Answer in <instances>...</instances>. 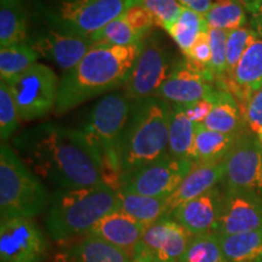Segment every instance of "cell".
<instances>
[{"instance_id": "cell-1", "label": "cell", "mask_w": 262, "mask_h": 262, "mask_svg": "<svg viewBox=\"0 0 262 262\" xmlns=\"http://www.w3.org/2000/svg\"><path fill=\"white\" fill-rule=\"evenodd\" d=\"M12 146L38 178L57 189L106 183L102 157L81 130L38 124L15 136Z\"/></svg>"}, {"instance_id": "cell-2", "label": "cell", "mask_w": 262, "mask_h": 262, "mask_svg": "<svg viewBox=\"0 0 262 262\" xmlns=\"http://www.w3.org/2000/svg\"><path fill=\"white\" fill-rule=\"evenodd\" d=\"M141 42L131 47L96 42L60 80L56 114H63L98 95L125 85L140 54Z\"/></svg>"}, {"instance_id": "cell-3", "label": "cell", "mask_w": 262, "mask_h": 262, "mask_svg": "<svg viewBox=\"0 0 262 262\" xmlns=\"http://www.w3.org/2000/svg\"><path fill=\"white\" fill-rule=\"evenodd\" d=\"M119 208V191L107 183L58 188L50 195L45 226L49 237L63 244L84 237L98 221Z\"/></svg>"}, {"instance_id": "cell-4", "label": "cell", "mask_w": 262, "mask_h": 262, "mask_svg": "<svg viewBox=\"0 0 262 262\" xmlns=\"http://www.w3.org/2000/svg\"><path fill=\"white\" fill-rule=\"evenodd\" d=\"M170 112L157 96L133 101L118 150L120 179L169 153Z\"/></svg>"}, {"instance_id": "cell-5", "label": "cell", "mask_w": 262, "mask_h": 262, "mask_svg": "<svg viewBox=\"0 0 262 262\" xmlns=\"http://www.w3.org/2000/svg\"><path fill=\"white\" fill-rule=\"evenodd\" d=\"M47 189L8 143L0 146V217L34 219L48 208Z\"/></svg>"}, {"instance_id": "cell-6", "label": "cell", "mask_w": 262, "mask_h": 262, "mask_svg": "<svg viewBox=\"0 0 262 262\" xmlns=\"http://www.w3.org/2000/svg\"><path fill=\"white\" fill-rule=\"evenodd\" d=\"M133 101L125 94H110L94 104L81 131L104 164V182L119 191L120 173L118 150L129 119Z\"/></svg>"}, {"instance_id": "cell-7", "label": "cell", "mask_w": 262, "mask_h": 262, "mask_svg": "<svg viewBox=\"0 0 262 262\" xmlns=\"http://www.w3.org/2000/svg\"><path fill=\"white\" fill-rule=\"evenodd\" d=\"M33 15L68 34L93 38L129 8V0H31Z\"/></svg>"}, {"instance_id": "cell-8", "label": "cell", "mask_w": 262, "mask_h": 262, "mask_svg": "<svg viewBox=\"0 0 262 262\" xmlns=\"http://www.w3.org/2000/svg\"><path fill=\"white\" fill-rule=\"evenodd\" d=\"M8 84L21 122L40 119L56 106L60 80L47 64L37 62Z\"/></svg>"}, {"instance_id": "cell-9", "label": "cell", "mask_w": 262, "mask_h": 262, "mask_svg": "<svg viewBox=\"0 0 262 262\" xmlns=\"http://www.w3.org/2000/svg\"><path fill=\"white\" fill-rule=\"evenodd\" d=\"M173 66L170 51L158 34H147L141 42L140 54L124 85V94L131 101L156 96Z\"/></svg>"}, {"instance_id": "cell-10", "label": "cell", "mask_w": 262, "mask_h": 262, "mask_svg": "<svg viewBox=\"0 0 262 262\" xmlns=\"http://www.w3.org/2000/svg\"><path fill=\"white\" fill-rule=\"evenodd\" d=\"M27 44L39 57L52 62L66 73L75 67L96 42L93 38L58 31L32 15Z\"/></svg>"}, {"instance_id": "cell-11", "label": "cell", "mask_w": 262, "mask_h": 262, "mask_svg": "<svg viewBox=\"0 0 262 262\" xmlns=\"http://www.w3.org/2000/svg\"><path fill=\"white\" fill-rule=\"evenodd\" d=\"M194 164L191 159L176 158L166 153L155 162L123 176L119 191L166 199L176 191Z\"/></svg>"}, {"instance_id": "cell-12", "label": "cell", "mask_w": 262, "mask_h": 262, "mask_svg": "<svg viewBox=\"0 0 262 262\" xmlns=\"http://www.w3.org/2000/svg\"><path fill=\"white\" fill-rule=\"evenodd\" d=\"M209 68L198 66L185 57L173 66L156 96L171 106H188L204 98L215 96L217 88Z\"/></svg>"}, {"instance_id": "cell-13", "label": "cell", "mask_w": 262, "mask_h": 262, "mask_svg": "<svg viewBox=\"0 0 262 262\" xmlns=\"http://www.w3.org/2000/svg\"><path fill=\"white\" fill-rule=\"evenodd\" d=\"M49 243L33 219H11L0 224V262H47Z\"/></svg>"}, {"instance_id": "cell-14", "label": "cell", "mask_w": 262, "mask_h": 262, "mask_svg": "<svg viewBox=\"0 0 262 262\" xmlns=\"http://www.w3.org/2000/svg\"><path fill=\"white\" fill-rule=\"evenodd\" d=\"M224 164L225 188L255 193L262 199V146L257 137L243 134Z\"/></svg>"}, {"instance_id": "cell-15", "label": "cell", "mask_w": 262, "mask_h": 262, "mask_svg": "<svg viewBox=\"0 0 262 262\" xmlns=\"http://www.w3.org/2000/svg\"><path fill=\"white\" fill-rule=\"evenodd\" d=\"M262 229V199L255 193L225 188L216 234L228 235Z\"/></svg>"}, {"instance_id": "cell-16", "label": "cell", "mask_w": 262, "mask_h": 262, "mask_svg": "<svg viewBox=\"0 0 262 262\" xmlns=\"http://www.w3.org/2000/svg\"><path fill=\"white\" fill-rule=\"evenodd\" d=\"M193 235L170 216H163L147 226L141 247L150 253L157 262H182Z\"/></svg>"}, {"instance_id": "cell-17", "label": "cell", "mask_w": 262, "mask_h": 262, "mask_svg": "<svg viewBox=\"0 0 262 262\" xmlns=\"http://www.w3.org/2000/svg\"><path fill=\"white\" fill-rule=\"evenodd\" d=\"M224 191L216 186L204 194L183 203L169 216L185 227L193 237L215 233L220 219Z\"/></svg>"}, {"instance_id": "cell-18", "label": "cell", "mask_w": 262, "mask_h": 262, "mask_svg": "<svg viewBox=\"0 0 262 262\" xmlns=\"http://www.w3.org/2000/svg\"><path fill=\"white\" fill-rule=\"evenodd\" d=\"M262 85V38L254 35L243 56L239 60L233 74L219 89L233 95L241 108L251 93ZM243 112V111H242Z\"/></svg>"}, {"instance_id": "cell-19", "label": "cell", "mask_w": 262, "mask_h": 262, "mask_svg": "<svg viewBox=\"0 0 262 262\" xmlns=\"http://www.w3.org/2000/svg\"><path fill=\"white\" fill-rule=\"evenodd\" d=\"M145 229V225L134 220L123 211L116 210L101 219L89 234L102 239L133 258L140 247Z\"/></svg>"}, {"instance_id": "cell-20", "label": "cell", "mask_w": 262, "mask_h": 262, "mask_svg": "<svg viewBox=\"0 0 262 262\" xmlns=\"http://www.w3.org/2000/svg\"><path fill=\"white\" fill-rule=\"evenodd\" d=\"M225 179L224 160L216 163L194 164L176 191L166 198V216L178 206L210 191Z\"/></svg>"}, {"instance_id": "cell-21", "label": "cell", "mask_w": 262, "mask_h": 262, "mask_svg": "<svg viewBox=\"0 0 262 262\" xmlns=\"http://www.w3.org/2000/svg\"><path fill=\"white\" fill-rule=\"evenodd\" d=\"M54 262H131V257L93 234L61 244Z\"/></svg>"}, {"instance_id": "cell-22", "label": "cell", "mask_w": 262, "mask_h": 262, "mask_svg": "<svg viewBox=\"0 0 262 262\" xmlns=\"http://www.w3.org/2000/svg\"><path fill=\"white\" fill-rule=\"evenodd\" d=\"M203 125L209 130L228 135H243L244 126H247L242 108L233 95L219 88L211 112Z\"/></svg>"}, {"instance_id": "cell-23", "label": "cell", "mask_w": 262, "mask_h": 262, "mask_svg": "<svg viewBox=\"0 0 262 262\" xmlns=\"http://www.w3.org/2000/svg\"><path fill=\"white\" fill-rule=\"evenodd\" d=\"M241 136L217 133L206 129L203 124H195L191 159L195 164L221 162L231 152Z\"/></svg>"}, {"instance_id": "cell-24", "label": "cell", "mask_w": 262, "mask_h": 262, "mask_svg": "<svg viewBox=\"0 0 262 262\" xmlns=\"http://www.w3.org/2000/svg\"><path fill=\"white\" fill-rule=\"evenodd\" d=\"M29 16L21 0H0V49L27 44Z\"/></svg>"}, {"instance_id": "cell-25", "label": "cell", "mask_w": 262, "mask_h": 262, "mask_svg": "<svg viewBox=\"0 0 262 262\" xmlns=\"http://www.w3.org/2000/svg\"><path fill=\"white\" fill-rule=\"evenodd\" d=\"M217 237L227 262H262V229Z\"/></svg>"}, {"instance_id": "cell-26", "label": "cell", "mask_w": 262, "mask_h": 262, "mask_svg": "<svg viewBox=\"0 0 262 262\" xmlns=\"http://www.w3.org/2000/svg\"><path fill=\"white\" fill-rule=\"evenodd\" d=\"M118 210L147 226L166 216V199L119 191Z\"/></svg>"}, {"instance_id": "cell-27", "label": "cell", "mask_w": 262, "mask_h": 262, "mask_svg": "<svg viewBox=\"0 0 262 262\" xmlns=\"http://www.w3.org/2000/svg\"><path fill=\"white\" fill-rule=\"evenodd\" d=\"M195 124L186 116L182 106H171L169 120V153L176 158L191 159ZM192 160V159H191Z\"/></svg>"}, {"instance_id": "cell-28", "label": "cell", "mask_w": 262, "mask_h": 262, "mask_svg": "<svg viewBox=\"0 0 262 262\" xmlns=\"http://www.w3.org/2000/svg\"><path fill=\"white\" fill-rule=\"evenodd\" d=\"M206 29H208V24L204 16L193 10L183 8L181 15L166 29V32L179 45L183 55H186L191 50L199 35Z\"/></svg>"}, {"instance_id": "cell-29", "label": "cell", "mask_w": 262, "mask_h": 262, "mask_svg": "<svg viewBox=\"0 0 262 262\" xmlns=\"http://www.w3.org/2000/svg\"><path fill=\"white\" fill-rule=\"evenodd\" d=\"M38 54L28 44H17L0 49V78L10 83L37 63Z\"/></svg>"}, {"instance_id": "cell-30", "label": "cell", "mask_w": 262, "mask_h": 262, "mask_svg": "<svg viewBox=\"0 0 262 262\" xmlns=\"http://www.w3.org/2000/svg\"><path fill=\"white\" fill-rule=\"evenodd\" d=\"M209 27L233 31L247 24L244 5L239 0H217L205 16Z\"/></svg>"}, {"instance_id": "cell-31", "label": "cell", "mask_w": 262, "mask_h": 262, "mask_svg": "<svg viewBox=\"0 0 262 262\" xmlns=\"http://www.w3.org/2000/svg\"><path fill=\"white\" fill-rule=\"evenodd\" d=\"M93 39L95 42H103L117 47H131V45L140 44L145 37L131 27L126 19L120 15L95 33Z\"/></svg>"}, {"instance_id": "cell-32", "label": "cell", "mask_w": 262, "mask_h": 262, "mask_svg": "<svg viewBox=\"0 0 262 262\" xmlns=\"http://www.w3.org/2000/svg\"><path fill=\"white\" fill-rule=\"evenodd\" d=\"M182 262H227L216 233L193 237Z\"/></svg>"}, {"instance_id": "cell-33", "label": "cell", "mask_w": 262, "mask_h": 262, "mask_svg": "<svg viewBox=\"0 0 262 262\" xmlns=\"http://www.w3.org/2000/svg\"><path fill=\"white\" fill-rule=\"evenodd\" d=\"M256 33L253 28L242 27L233 29V31L227 32V42H226V62H227V68H226V75L220 83L216 84L220 86L222 83L233 74V72L237 67L239 60L243 56L245 49L248 48L249 42L254 38Z\"/></svg>"}, {"instance_id": "cell-34", "label": "cell", "mask_w": 262, "mask_h": 262, "mask_svg": "<svg viewBox=\"0 0 262 262\" xmlns=\"http://www.w3.org/2000/svg\"><path fill=\"white\" fill-rule=\"evenodd\" d=\"M135 5L148 10L155 19V26L165 31L179 18L183 10L179 0H129V8Z\"/></svg>"}, {"instance_id": "cell-35", "label": "cell", "mask_w": 262, "mask_h": 262, "mask_svg": "<svg viewBox=\"0 0 262 262\" xmlns=\"http://www.w3.org/2000/svg\"><path fill=\"white\" fill-rule=\"evenodd\" d=\"M17 106L9 84L5 81L0 83V139L2 143H6L16 133L19 123Z\"/></svg>"}, {"instance_id": "cell-36", "label": "cell", "mask_w": 262, "mask_h": 262, "mask_svg": "<svg viewBox=\"0 0 262 262\" xmlns=\"http://www.w3.org/2000/svg\"><path fill=\"white\" fill-rule=\"evenodd\" d=\"M208 35L211 45V62L209 71L215 79V84H219L226 75V42H227V31L211 28L208 26Z\"/></svg>"}, {"instance_id": "cell-37", "label": "cell", "mask_w": 262, "mask_h": 262, "mask_svg": "<svg viewBox=\"0 0 262 262\" xmlns=\"http://www.w3.org/2000/svg\"><path fill=\"white\" fill-rule=\"evenodd\" d=\"M242 111L249 130L255 134L260 133L262 130V85L250 94Z\"/></svg>"}, {"instance_id": "cell-38", "label": "cell", "mask_w": 262, "mask_h": 262, "mask_svg": "<svg viewBox=\"0 0 262 262\" xmlns=\"http://www.w3.org/2000/svg\"><path fill=\"white\" fill-rule=\"evenodd\" d=\"M122 16L126 19V22L133 27L135 31H137L143 37L149 34L150 28L155 26V19L150 12L146 8L141 5H135L127 8L125 11L123 12Z\"/></svg>"}, {"instance_id": "cell-39", "label": "cell", "mask_w": 262, "mask_h": 262, "mask_svg": "<svg viewBox=\"0 0 262 262\" xmlns=\"http://www.w3.org/2000/svg\"><path fill=\"white\" fill-rule=\"evenodd\" d=\"M185 57L189 58L201 67L209 68L211 62V45L208 35V29L199 35V38L193 44L191 50L185 55Z\"/></svg>"}, {"instance_id": "cell-40", "label": "cell", "mask_w": 262, "mask_h": 262, "mask_svg": "<svg viewBox=\"0 0 262 262\" xmlns=\"http://www.w3.org/2000/svg\"><path fill=\"white\" fill-rule=\"evenodd\" d=\"M214 97L204 98V100L188 104V106H182L183 110H185L186 116L194 124H203L206 119V117L209 116V113L211 112L212 106H214Z\"/></svg>"}, {"instance_id": "cell-41", "label": "cell", "mask_w": 262, "mask_h": 262, "mask_svg": "<svg viewBox=\"0 0 262 262\" xmlns=\"http://www.w3.org/2000/svg\"><path fill=\"white\" fill-rule=\"evenodd\" d=\"M247 10L250 12L251 28L258 37L262 38V0H256Z\"/></svg>"}, {"instance_id": "cell-42", "label": "cell", "mask_w": 262, "mask_h": 262, "mask_svg": "<svg viewBox=\"0 0 262 262\" xmlns=\"http://www.w3.org/2000/svg\"><path fill=\"white\" fill-rule=\"evenodd\" d=\"M179 2L183 8L193 10V11L205 16L209 10L211 9V6L214 5V3L217 2V0H179Z\"/></svg>"}, {"instance_id": "cell-43", "label": "cell", "mask_w": 262, "mask_h": 262, "mask_svg": "<svg viewBox=\"0 0 262 262\" xmlns=\"http://www.w3.org/2000/svg\"><path fill=\"white\" fill-rule=\"evenodd\" d=\"M131 262H157L156 258L150 255V253L146 250L143 247H139L136 250L135 255H134L133 258H131Z\"/></svg>"}, {"instance_id": "cell-44", "label": "cell", "mask_w": 262, "mask_h": 262, "mask_svg": "<svg viewBox=\"0 0 262 262\" xmlns=\"http://www.w3.org/2000/svg\"><path fill=\"white\" fill-rule=\"evenodd\" d=\"M239 2H241L242 4L244 5V8H245V9H248L249 6H251V5H253L254 3L256 2V0H239Z\"/></svg>"}, {"instance_id": "cell-45", "label": "cell", "mask_w": 262, "mask_h": 262, "mask_svg": "<svg viewBox=\"0 0 262 262\" xmlns=\"http://www.w3.org/2000/svg\"><path fill=\"white\" fill-rule=\"evenodd\" d=\"M257 139H258V141H260V143H261V146H262V130L257 134Z\"/></svg>"}, {"instance_id": "cell-46", "label": "cell", "mask_w": 262, "mask_h": 262, "mask_svg": "<svg viewBox=\"0 0 262 262\" xmlns=\"http://www.w3.org/2000/svg\"><path fill=\"white\" fill-rule=\"evenodd\" d=\"M21 2H24V0H21Z\"/></svg>"}]
</instances>
